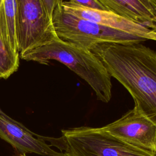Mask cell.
<instances>
[{"mask_svg": "<svg viewBox=\"0 0 156 156\" xmlns=\"http://www.w3.org/2000/svg\"><path fill=\"white\" fill-rule=\"evenodd\" d=\"M90 51L130 94L134 107L156 125V51L141 43H104Z\"/></svg>", "mask_w": 156, "mask_h": 156, "instance_id": "1", "label": "cell"}, {"mask_svg": "<svg viewBox=\"0 0 156 156\" xmlns=\"http://www.w3.org/2000/svg\"><path fill=\"white\" fill-rule=\"evenodd\" d=\"M20 58L47 65L56 60L85 80L97 99L108 102L112 98V77L100 59L90 50L64 41L59 38L20 55Z\"/></svg>", "mask_w": 156, "mask_h": 156, "instance_id": "2", "label": "cell"}, {"mask_svg": "<svg viewBox=\"0 0 156 156\" xmlns=\"http://www.w3.org/2000/svg\"><path fill=\"white\" fill-rule=\"evenodd\" d=\"M38 136L58 148L64 156H156V153L128 144L101 127L63 129L58 138Z\"/></svg>", "mask_w": 156, "mask_h": 156, "instance_id": "3", "label": "cell"}, {"mask_svg": "<svg viewBox=\"0 0 156 156\" xmlns=\"http://www.w3.org/2000/svg\"><path fill=\"white\" fill-rule=\"evenodd\" d=\"M52 23L60 40L88 50L104 43L129 44L146 41L135 35L74 15L66 11L60 2L53 12Z\"/></svg>", "mask_w": 156, "mask_h": 156, "instance_id": "4", "label": "cell"}, {"mask_svg": "<svg viewBox=\"0 0 156 156\" xmlns=\"http://www.w3.org/2000/svg\"><path fill=\"white\" fill-rule=\"evenodd\" d=\"M19 54L58 38L42 0H16Z\"/></svg>", "mask_w": 156, "mask_h": 156, "instance_id": "5", "label": "cell"}, {"mask_svg": "<svg viewBox=\"0 0 156 156\" xmlns=\"http://www.w3.org/2000/svg\"><path fill=\"white\" fill-rule=\"evenodd\" d=\"M101 129L128 144L156 153V125L135 107Z\"/></svg>", "mask_w": 156, "mask_h": 156, "instance_id": "6", "label": "cell"}, {"mask_svg": "<svg viewBox=\"0 0 156 156\" xmlns=\"http://www.w3.org/2000/svg\"><path fill=\"white\" fill-rule=\"evenodd\" d=\"M60 4L66 11L78 17L96 22L117 30L135 35L146 40L156 41V34L150 29L110 11L87 9L64 0L60 2Z\"/></svg>", "mask_w": 156, "mask_h": 156, "instance_id": "7", "label": "cell"}, {"mask_svg": "<svg viewBox=\"0 0 156 156\" xmlns=\"http://www.w3.org/2000/svg\"><path fill=\"white\" fill-rule=\"evenodd\" d=\"M0 138L15 148L21 155L35 153L43 156H64L57 152L38 135L26 127L15 124L0 115Z\"/></svg>", "mask_w": 156, "mask_h": 156, "instance_id": "8", "label": "cell"}, {"mask_svg": "<svg viewBox=\"0 0 156 156\" xmlns=\"http://www.w3.org/2000/svg\"><path fill=\"white\" fill-rule=\"evenodd\" d=\"M108 11L150 28L156 21V0H98Z\"/></svg>", "mask_w": 156, "mask_h": 156, "instance_id": "9", "label": "cell"}, {"mask_svg": "<svg viewBox=\"0 0 156 156\" xmlns=\"http://www.w3.org/2000/svg\"><path fill=\"white\" fill-rule=\"evenodd\" d=\"M20 54L11 44L2 4L0 8V79H6L20 66Z\"/></svg>", "mask_w": 156, "mask_h": 156, "instance_id": "10", "label": "cell"}, {"mask_svg": "<svg viewBox=\"0 0 156 156\" xmlns=\"http://www.w3.org/2000/svg\"><path fill=\"white\" fill-rule=\"evenodd\" d=\"M2 5L12 46L15 50L18 51L16 33V0H2Z\"/></svg>", "mask_w": 156, "mask_h": 156, "instance_id": "11", "label": "cell"}, {"mask_svg": "<svg viewBox=\"0 0 156 156\" xmlns=\"http://www.w3.org/2000/svg\"><path fill=\"white\" fill-rule=\"evenodd\" d=\"M69 2L77 4L84 8L99 10H108L98 0H68Z\"/></svg>", "mask_w": 156, "mask_h": 156, "instance_id": "12", "label": "cell"}, {"mask_svg": "<svg viewBox=\"0 0 156 156\" xmlns=\"http://www.w3.org/2000/svg\"><path fill=\"white\" fill-rule=\"evenodd\" d=\"M63 1V0H42L45 9L49 17L51 18V20L52 15L55 8L56 7L58 4H59L60 2Z\"/></svg>", "mask_w": 156, "mask_h": 156, "instance_id": "13", "label": "cell"}, {"mask_svg": "<svg viewBox=\"0 0 156 156\" xmlns=\"http://www.w3.org/2000/svg\"><path fill=\"white\" fill-rule=\"evenodd\" d=\"M0 115H1V116H4L6 119H7L8 120H9V121H12V122H14V123H15V124H18V125H20V126H22V127H25L24 126H23L21 123H20V122H18V121H15V120H14V119H13L12 118H11L10 117H9V116H7L4 112H3L2 110H1V109L0 108Z\"/></svg>", "mask_w": 156, "mask_h": 156, "instance_id": "14", "label": "cell"}, {"mask_svg": "<svg viewBox=\"0 0 156 156\" xmlns=\"http://www.w3.org/2000/svg\"><path fill=\"white\" fill-rule=\"evenodd\" d=\"M149 29L155 34H156V21L152 24V26Z\"/></svg>", "mask_w": 156, "mask_h": 156, "instance_id": "15", "label": "cell"}, {"mask_svg": "<svg viewBox=\"0 0 156 156\" xmlns=\"http://www.w3.org/2000/svg\"><path fill=\"white\" fill-rule=\"evenodd\" d=\"M2 4V0H0V8H1V6Z\"/></svg>", "mask_w": 156, "mask_h": 156, "instance_id": "16", "label": "cell"}, {"mask_svg": "<svg viewBox=\"0 0 156 156\" xmlns=\"http://www.w3.org/2000/svg\"><path fill=\"white\" fill-rule=\"evenodd\" d=\"M20 156H26V155H21V154Z\"/></svg>", "mask_w": 156, "mask_h": 156, "instance_id": "17", "label": "cell"}]
</instances>
